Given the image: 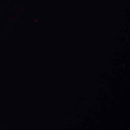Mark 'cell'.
Instances as JSON below:
<instances>
[]
</instances>
